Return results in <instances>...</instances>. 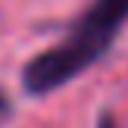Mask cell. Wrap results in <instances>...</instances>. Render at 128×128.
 <instances>
[{"label": "cell", "mask_w": 128, "mask_h": 128, "mask_svg": "<svg viewBox=\"0 0 128 128\" xmlns=\"http://www.w3.org/2000/svg\"><path fill=\"white\" fill-rule=\"evenodd\" d=\"M125 22H128V0H91L53 47L34 53L25 62L22 69L25 94L44 97L75 81L81 72H88L94 62L106 56L116 34L125 28Z\"/></svg>", "instance_id": "obj_1"}, {"label": "cell", "mask_w": 128, "mask_h": 128, "mask_svg": "<svg viewBox=\"0 0 128 128\" xmlns=\"http://www.w3.org/2000/svg\"><path fill=\"white\" fill-rule=\"evenodd\" d=\"M10 112H12V103H10V97H6V94L0 91V122H3V119L10 116Z\"/></svg>", "instance_id": "obj_2"}, {"label": "cell", "mask_w": 128, "mask_h": 128, "mask_svg": "<svg viewBox=\"0 0 128 128\" xmlns=\"http://www.w3.org/2000/svg\"><path fill=\"white\" fill-rule=\"evenodd\" d=\"M97 128H119V122H116V119L110 116V112H103V116L97 119Z\"/></svg>", "instance_id": "obj_3"}]
</instances>
